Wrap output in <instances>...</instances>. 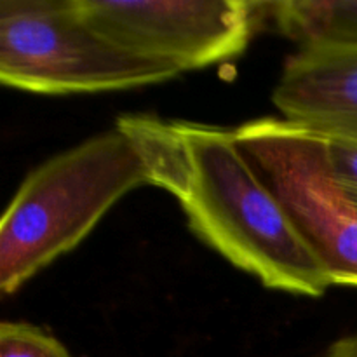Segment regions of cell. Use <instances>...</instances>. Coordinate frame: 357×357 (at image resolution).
Masks as SVG:
<instances>
[{
  "label": "cell",
  "instance_id": "52a82bcc",
  "mask_svg": "<svg viewBox=\"0 0 357 357\" xmlns=\"http://www.w3.org/2000/svg\"><path fill=\"white\" fill-rule=\"evenodd\" d=\"M265 7L279 30L300 47L357 44V0H282Z\"/></svg>",
  "mask_w": 357,
  "mask_h": 357
},
{
  "label": "cell",
  "instance_id": "277c9868",
  "mask_svg": "<svg viewBox=\"0 0 357 357\" xmlns=\"http://www.w3.org/2000/svg\"><path fill=\"white\" fill-rule=\"evenodd\" d=\"M234 136L331 286H357V206L333 174L326 136L274 117L244 122Z\"/></svg>",
  "mask_w": 357,
  "mask_h": 357
},
{
  "label": "cell",
  "instance_id": "ba28073f",
  "mask_svg": "<svg viewBox=\"0 0 357 357\" xmlns=\"http://www.w3.org/2000/svg\"><path fill=\"white\" fill-rule=\"evenodd\" d=\"M0 357H72L68 349L47 331L28 323L0 324Z\"/></svg>",
  "mask_w": 357,
  "mask_h": 357
},
{
  "label": "cell",
  "instance_id": "5b68a950",
  "mask_svg": "<svg viewBox=\"0 0 357 357\" xmlns=\"http://www.w3.org/2000/svg\"><path fill=\"white\" fill-rule=\"evenodd\" d=\"M96 30L178 72L246 51L260 3L246 0H73Z\"/></svg>",
  "mask_w": 357,
  "mask_h": 357
},
{
  "label": "cell",
  "instance_id": "3957f363",
  "mask_svg": "<svg viewBox=\"0 0 357 357\" xmlns=\"http://www.w3.org/2000/svg\"><path fill=\"white\" fill-rule=\"evenodd\" d=\"M178 70L93 26L73 0L0 2V82L38 94L105 93L171 80Z\"/></svg>",
  "mask_w": 357,
  "mask_h": 357
},
{
  "label": "cell",
  "instance_id": "9c48e42d",
  "mask_svg": "<svg viewBox=\"0 0 357 357\" xmlns=\"http://www.w3.org/2000/svg\"><path fill=\"white\" fill-rule=\"evenodd\" d=\"M331 167L338 183L357 206V138L326 136Z\"/></svg>",
  "mask_w": 357,
  "mask_h": 357
},
{
  "label": "cell",
  "instance_id": "7a4b0ae2",
  "mask_svg": "<svg viewBox=\"0 0 357 357\" xmlns=\"http://www.w3.org/2000/svg\"><path fill=\"white\" fill-rule=\"evenodd\" d=\"M145 185L149 169L117 126L35 167L0 220V291L16 293L79 246L122 197Z\"/></svg>",
  "mask_w": 357,
  "mask_h": 357
},
{
  "label": "cell",
  "instance_id": "30bf717a",
  "mask_svg": "<svg viewBox=\"0 0 357 357\" xmlns=\"http://www.w3.org/2000/svg\"><path fill=\"white\" fill-rule=\"evenodd\" d=\"M324 357H357V335L340 338L326 351Z\"/></svg>",
  "mask_w": 357,
  "mask_h": 357
},
{
  "label": "cell",
  "instance_id": "6da1fadb",
  "mask_svg": "<svg viewBox=\"0 0 357 357\" xmlns=\"http://www.w3.org/2000/svg\"><path fill=\"white\" fill-rule=\"evenodd\" d=\"M150 185L178 201L192 232L265 288L321 298L331 286L279 202L236 145L234 129L126 114Z\"/></svg>",
  "mask_w": 357,
  "mask_h": 357
},
{
  "label": "cell",
  "instance_id": "8992f818",
  "mask_svg": "<svg viewBox=\"0 0 357 357\" xmlns=\"http://www.w3.org/2000/svg\"><path fill=\"white\" fill-rule=\"evenodd\" d=\"M272 101L284 121L357 138V44L302 45L286 59Z\"/></svg>",
  "mask_w": 357,
  "mask_h": 357
}]
</instances>
